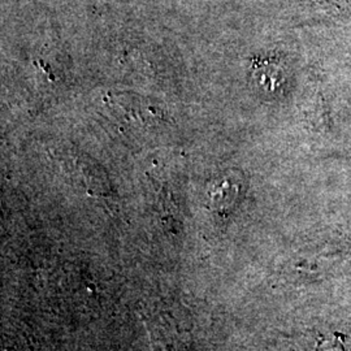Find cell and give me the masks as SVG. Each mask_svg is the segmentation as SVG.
<instances>
[{"instance_id": "cell-1", "label": "cell", "mask_w": 351, "mask_h": 351, "mask_svg": "<svg viewBox=\"0 0 351 351\" xmlns=\"http://www.w3.org/2000/svg\"><path fill=\"white\" fill-rule=\"evenodd\" d=\"M310 351H348L342 336L336 333L333 337H322L315 341L314 348Z\"/></svg>"}]
</instances>
